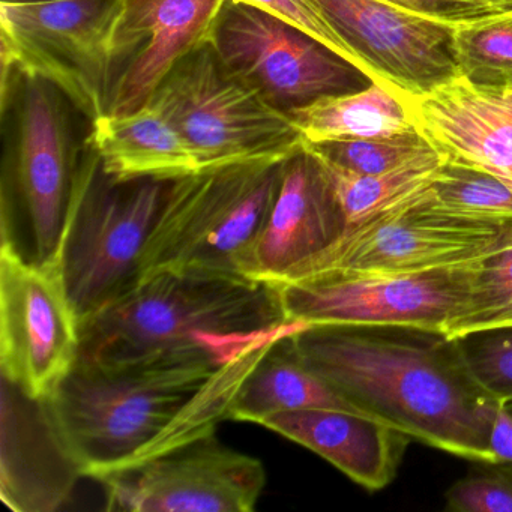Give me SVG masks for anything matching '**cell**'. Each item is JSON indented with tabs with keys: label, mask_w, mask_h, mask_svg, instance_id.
Returning <instances> with one entry per match:
<instances>
[{
	"label": "cell",
	"mask_w": 512,
	"mask_h": 512,
	"mask_svg": "<svg viewBox=\"0 0 512 512\" xmlns=\"http://www.w3.org/2000/svg\"><path fill=\"white\" fill-rule=\"evenodd\" d=\"M280 331L235 352L214 347L167 350L125 359H77L47 397L82 469L104 473L212 433Z\"/></svg>",
	"instance_id": "1"
},
{
	"label": "cell",
	"mask_w": 512,
	"mask_h": 512,
	"mask_svg": "<svg viewBox=\"0 0 512 512\" xmlns=\"http://www.w3.org/2000/svg\"><path fill=\"white\" fill-rule=\"evenodd\" d=\"M302 361L356 407L449 454L494 463L500 403L470 373L457 340L410 326L301 325Z\"/></svg>",
	"instance_id": "2"
},
{
	"label": "cell",
	"mask_w": 512,
	"mask_h": 512,
	"mask_svg": "<svg viewBox=\"0 0 512 512\" xmlns=\"http://www.w3.org/2000/svg\"><path fill=\"white\" fill-rule=\"evenodd\" d=\"M293 325L275 284L239 275L160 271L79 323L77 359H125L214 347L235 352Z\"/></svg>",
	"instance_id": "3"
},
{
	"label": "cell",
	"mask_w": 512,
	"mask_h": 512,
	"mask_svg": "<svg viewBox=\"0 0 512 512\" xmlns=\"http://www.w3.org/2000/svg\"><path fill=\"white\" fill-rule=\"evenodd\" d=\"M284 163L232 164L170 182L137 283L160 271L247 277L248 256L277 197Z\"/></svg>",
	"instance_id": "4"
},
{
	"label": "cell",
	"mask_w": 512,
	"mask_h": 512,
	"mask_svg": "<svg viewBox=\"0 0 512 512\" xmlns=\"http://www.w3.org/2000/svg\"><path fill=\"white\" fill-rule=\"evenodd\" d=\"M172 181L118 182L88 142L74 175L55 266L79 323L139 280L140 259Z\"/></svg>",
	"instance_id": "5"
},
{
	"label": "cell",
	"mask_w": 512,
	"mask_h": 512,
	"mask_svg": "<svg viewBox=\"0 0 512 512\" xmlns=\"http://www.w3.org/2000/svg\"><path fill=\"white\" fill-rule=\"evenodd\" d=\"M148 106L184 137L200 170L287 160L305 145L292 116L236 76L209 43L175 65Z\"/></svg>",
	"instance_id": "6"
},
{
	"label": "cell",
	"mask_w": 512,
	"mask_h": 512,
	"mask_svg": "<svg viewBox=\"0 0 512 512\" xmlns=\"http://www.w3.org/2000/svg\"><path fill=\"white\" fill-rule=\"evenodd\" d=\"M425 188L383 214L347 227L331 247L296 266L281 281L323 271L412 274L457 268L488 256L512 238V220L449 214L428 202Z\"/></svg>",
	"instance_id": "7"
},
{
	"label": "cell",
	"mask_w": 512,
	"mask_h": 512,
	"mask_svg": "<svg viewBox=\"0 0 512 512\" xmlns=\"http://www.w3.org/2000/svg\"><path fill=\"white\" fill-rule=\"evenodd\" d=\"M475 262L412 274L323 271L275 286L289 323L410 326L448 335L466 307Z\"/></svg>",
	"instance_id": "8"
},
{
	"label": "cell",
	"mask_w": 512,
	"mask_h": 512,
	"mask_svg": "<svg viewBox=\"0 0 512 512\" xmlns=\"http://www.w3.org/2000/svg\"><path fill=\"white\" fill-rule=\"evenodd\" d=\"M122 0L0 4L2 62L47 80L89 119L106 115L110 38Z\"/></svg>",
	"instance_id": "9"
},
{
	"label": "cell",
	"mask_w": 512,
	"mask_h": 512,
	"mask_svg": "<svg viewBox=\"0 0 512 512\" xmlns=\"http://www.w3.org/2000/svg\"><path fill=\"white\" fill-rule=\"evenodd\" d=\"M209 44L236 76L289 116L374 82L307 32L238 0L224 4Z\"/></svg>",
	"instance_id": "10"
},
{
	"label": "cell",
	"mask_w": 512,
	"mask_h": 512,
	"mask_svg": "<svg viewBox=\"0 0 512 512\" xmlns=\"http://www.w3.org/2000/svg\"><path fill=\"white\" fill-rule=\"evenodd\" d=\"M79 319L50 262L0 244V377L46 398L79 358Z\"/></svg>",
	"instance_id": "11"
},
{
	"label": "cell",
	"mask_w": 512,
	"mask_h": 512,
	"mask_svg": "<svg viewBox=\"0 0 512 512\" xmlns=\"http://www.w3.org/2000/svg\"><path fill=\"white\" fill-rule=\"evenodd\" d=\"M97 481L107 511L250 512L266 472L262 461L223 445L212 431Z\"/></svg>",
	"instance_id": "12"
},
{
	"label": "cell",
	"mask_w": 512,
	"mask_h": 512,
	"mask_svg": "<svg viewBox=\"0 0 512 512\" xmlns=\"http://www.w3.org/2000/svg\"><path fill=\"white\" fill-rule=\"evenodd\" d=\"M227 0H122L110 38L106 115L148 106L170 71L209 43Z\"/></svg>",
	"instance_id": "13"
},
{
	"label": "cell",
	"mask_w": 512,
	"mask_h": 512,
	"mask_svg": "<svg viewBox=\"0 0 512 512\" xmlns=\"http://www.w3.org/2000/svg\"><path fill=\"white\" fill-rule=\"evenodd\" d=\"M358 53L377 82L421 95L460 76L452 52L454 26L382 0H308Z\"/></svg>",
	"instance_id": "14"
},
{
	"label": "cell",
	"mask_w": 512,
	"mask_h": 512,
	"mask_svg": "<svg viewBox=\"0 0 512 512\" xmlns=\"http://www.w3.org/2000/svg\"><path fill=\"white\" fill-rule=\"evenodd\" d=\"M20 79L14 187L28 221L32 260L44 263L58 248L76 175L70 101L47 80L22 73Z\"/></svg>",
	"instance_id": "15"
},
{
	"label": "cell",
	"mask_w": 512,
	"mask_h": 512,
	"mask_svg": "<svg viewBox=\"0 0 512 512\" xmlns=\"http://www.w3.org/2000/svg\"><path fill=\"white\" fill-rule=\"evenodd\" d=\"M347 227L325 167L304 145L284 163L277 197L251 248L245 275L277 284L331 247Z\"/></svg>",
	"instance_id": "16"
},
{
	"label": "cell",
	"mask_w": 512,
	"mask_h": 512,
	"mask_svg": "<svg viewBox=\"0 0 512 512\" xmlns=\"http://www.w3.org/2000/svg\"><path fill=\"white\" fill-rule=\"evenodd\" d=\"M0 383V497L16 512L56 511L70 497L82 469L47 397H31L5 377Z\"/></svg>",
	"instance_id": "17"
},
{
	"label": "cell",
	"mask_w": 512,
	"mask_h": 512,
	"mask_svg": "<svg viewBox=\"0 0 512 512\" xmlns=\"http://www.w3.org/2000/svg\"><path fill=\"white\" fill-rule=\"evenodd\" d=\"M406 103L415 130L446 160L512 181V86L484 88L458 76Z\"/></svg>",
	"instance_id": "18"
},
{
	"label": "cell",
	"mask_w": 512,
	"mask_h": 512,
	"mask_svg": "<svg viewBox=\"0 0 512 512\" xmlns=\"http://www.w3.org/2000/svg\"><path fill=\"white\" fill-rule=\"evenodd\" d=\"M260 425L316 452L370 491L391 484L410 439L374 416L347 410H292Z\"/></svg>",
	"instance_id": "19"
},
{
	"label": "cell",
	"mask_w": 512,
	"mask_h": 512,
	"mask_svg": "<svg viewBox=\"0 0 512 512\" xmlns=\"http://www.w3.org/2000/svg\"><path fill=\"white\" fill-rule=\"evenodd\" d=\"M91 125L88 142L113 181H176L200 172L184 137L151 106L130 115H104Z\"/></svg>",
	"instance_id": "20"
},
{
	"label": "cell",
	"mask_w": 512,
	"mask_h": 512,
	"mask_svg": "<svg viewBox=\"0 0 512 512\" xmlns=\"http://www.w3.org/2000/svg\"><path fill=\"white\" fill-rule=\"evenodd\" d=\"M301 325L293 323L271 341L242 382L230 410V419L260 425L266 418L292 410L364 413L302 361L292 340L293 331Z\"/></svg>",
	"instance_id": "21"
},
{
	"label": "cell",
	"mask_w": 512,
	"mask_h": 512,
	"mask_svg": "<svg viewBox=\"0 0 512 512\" xmlns=\"http://www.w3.org/2000/svg\"><path fill=\"white\" fill-rule=\"evenodd\" d=\"M406 97L373 82L362 91L320 98L290 116L307 143L394 139L416 131Z\"/></svg>",
	"instance_id": "22"
},
{
	"label": "cell",
	"mask_w": 512,
	"mask_h": 512,
	"mask_svg": "<svg viewBox=\"0 0 512 512\" xmlns=\"http://www.w3.org/2000/svg\"><path fill=\"white\" fill-rule=\"evenodd\" d=\"M317 160L325 167L331 179L350 227L383 214L401 200L427 187L445 157L433 149L404 166L380 175H356L338 169L322 158L317 157Z\"/></svg>",
	"instance_id": "23"
},
{
	"label": "cell",
	"mask_w": 512,
	"mask_h": 512,
	"mask_svg": "<svg viewBox=\"0 0 512 512\" xmlns=\"http://www.w3.org/2000/svg\"><path fill=\"white\" fill-rule=\"evenodd\" d=\"M425 196L449 214L512 220V181L469 164L445 158L425 188Z\"/></svg>",
	"instance_id": "24"
},
{
	"label": "cell",
	"mask_w": 512,
	"mask_h": 512,
	"mask_svg": "<svg viewBox=\"0 0 512 512\" xmlns=\"http://www.w3.org/2000/svg\"><path fill=\"white\" fill-rule=\"evenodd\" d=\"M452 52L458 74L473 85L512 86V10L455 25Z\"/></svg>",
	"instance_id": "25"
},
{
	"label": "cell",
	"mask_w": 512,
	"mask_h": 512,
	"mask_svg": "<svg viewBox=\"0 0 512 512\" xmlns=\"http://www.w3.org/2000/svg\"><path fill=\"white\" fill-rule=\"evenodd\" d=\"M499 326H512V238L473 263L466 307L448 335Z\"/></svg>",
	"instance_id": "26"
},
{
	"label": "cell",
	"mask_w": 512,
	"mask_h": 512,
	"mask_svg": "<svg viewBox=\"0 0 512 512\" xmlns=\"http://www.w3.org/2000/svg\"><path fill=\"white\" fill-rule=\"evenodd\" d=\"M305 146L326 163L356 175H380L434 149L418 131L394 139L305 142Z\"/></svg>",
	"instance_id": "27"
},
{
	"label": "cell",
	"mask_w": 512,
	"mask_h": 512,
	"mask_svg": "<svg viewBox=\"0 0 512 512\" xmlns=\"http://www.w3.org/2000/svg\"><path fill=\"white\" fill-rule=\"evenodd\" d=\"M455 340L479 385L499 403H512V326L479 329Z\"/></svg>",
	"instance_id": "28"
},
{
	"label": "cell",
	"mask_w": 512,
	"mask_h": 512,
	"mask_svg": "<svg viewBox=\"0 0 512 512\" xmlns=\"http://www.w3.org/2000/svg\"><path fill=\"white\" fill-rule=\"evenodd\" d=\"M238 2L260 8L272 16L280 17L281 20L296 26L301 31L307 32L308 35L316 38L347 61L352 62L359 70L364 71L374 82H377L370 67L359 58L358 53L344 41V38L332 28L331 23L308 0H238Z\"/></svg>",
	"instance_id": "29"
},
{
	"label": "cell",
	"mask_w": 512,
	"mask_h": 512,
	"mask_svg": "<svg viewBox=\"0 0 512 512\" xmlns=\"http://www.w3.org/2000/svg\"><path fill=\"white\" fill-rule=\"evenodd\" d=\"M499 469L467 476L446 493L449 511L512 512V464H497Z\"/></svg>",
	"instance_id": "30"
},
{
	"label": "cell",
	"mask_w": 512,
	"mask_h": 512,
	"mask_svg": "<svg viewBox=\"0 0 512 512\" xmlns=\"http://www.w3.org/2000/svg\"><path fill=\"white\" fill-rule=\"evenodd\" d=\"M382 2L418 16L437 20V22L449 23V25H460L469 20L494 14V11L476 7L464 0H382Z\"/></svg>",
	"instance_id": "31"
},
{
	"label": "cell",
	"mask_w": 512,
	"mask_h": 512,
	"mask_svg": "<svg viewBox=\"0 0 512 512\" xmlns=\"http://www.w3.org/2000/svg\"><path fill=\"white\" fill-rule=\"evenodd\" d=\"M491 454L496 464H512V410L500 403L490 436Z\"/></svg>",
	"instance_id": "32"
},
{
	"label": "cell",
	"mask_w": 512,
	"mask_h": 512,
	"mask_svg": "<svg viewBox=\"0 0 512 512\" xmlns=\"http://www.w3.org/2000/svg\"><path fill=\"white\" fill-rule=\"evenodd\" d=\"M464 2L494 11V13L512 10V0H464Z\"/></svg>",
	"instance_id": "33"
},
{
	"label": "cell",
	"mask_w": 512,
	"mask_h": 512,
	"mask_svg": "<svg viewBox=\"0 0 512 512\" xmlns=\"http://www.w3.org/2000/svg\"><path fill=\"white\" fill-rule=\"evenodd\" d=\"M38 2H49V0H0V4H38Z\"/></svg>",
	"instance_id": "34"
},
{
	"label": "cell",
	"mask_w": 512,
	"mask_h": 512,
	"mask_svg": "<svg viewBox=\"0 0 512 512\" xmlns=\"http://www.w3.org/2000/svg\"><path fill=\"white\" fill-rule=\"evenodd\" d=\"M508 406H509V409L512 410V403H509Z\"/></svg>",
	"instance_id": "35"
}]
</instances>
